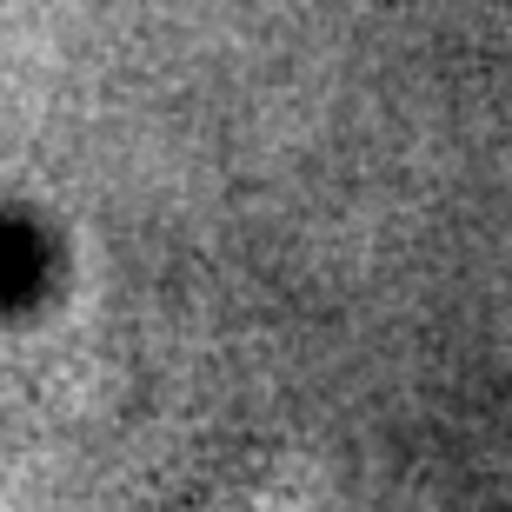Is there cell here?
Segmentation results:
<instances>
[{
	"label": "cell",
	"mask_w": 512,
	"mask_h": 512,
	"mask_svg": "<svg viewBox=\"0 0 512 512\" xmlns=\"http://www.w3.org/2000/svg\"><path fill=\"white\" fill-rule=\"evenodd\" d=\"M180 512H266V499L253 493V486H213V493L187 499Z\"/></svg>",
	"instance_id": "1"
}]
</instances>
